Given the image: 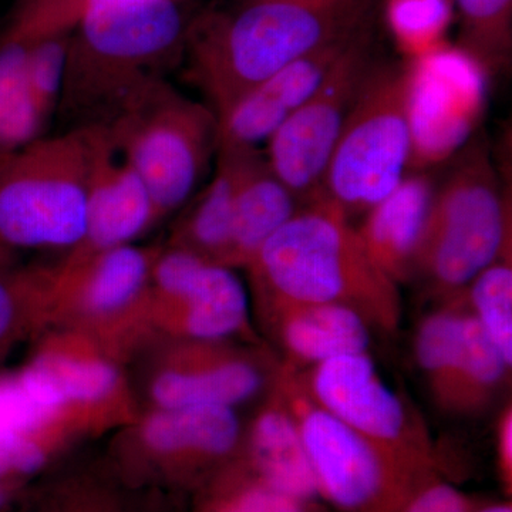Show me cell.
<instances>
[{
    "instance_id": "17",
    "label": "cell",
    "mask_w": 512,
    "mask_h": 512,
    "mask_svg": "<svg viewBox=\"0 0 512 512\" xmlns=\"http://www.w3.org/2000/svg\"><path fill=\"white\" fill-rule=\"evenodd\" d=\"M239 421L232 407L163 409L148 419L144 443L157 456L181 464L180 474L201 473L237 450Z\"/></svg>"
},
{
    "instance_id": "2",
    "label": "cell",
    "mask_w": 512,
    "mask_h": 512,
    "mask_svg": "<svg viewBox=\"0 0 512 512\" xmlns=\"http://www.w3.org/2000/svg\"><path fill=\"white\" fill-rule=\"evenodd\" d=\"M175 0H92L70 35L60 113L106 126L184 52Z\"/></svg>"
},
{
    "instance_id": "30",
    "label": "cell",
    "mask_w": 512,
    "mask_h": 512,
    "mask_svg": "<svg viewBox=\"0 0 512 512\" xmlns=\"http://www.w3.org/2000/svg\"><path fill=\"white\" fill-rule=\"evenodd\" d=\"M205 493L197 512H318L312 501L274 490L245 468L218 474Z\"/></svg>"
},
{
    "instance_id": "8",
    "label": "cell",
    "mask_w": 512,
    "mask_h": 512,
    "mask_svg": "<svg viewBox=\"0 0 512 512\" xmlns=\"http://www.w3.org/2000/svg\"><path fill=\"white\" fill-rule=\"evenodd\" d=\"M275 376V387L301 434L320 500L333 512L393 511L427 477L416 476L323 409L293 367L281 365Z\"/></svg>"
},
{
    "instance_id": "13",
    "label": "cell",
    "mask_w": 512,
    "mask_h": 512,
    "mask_svg": "<svg viewBox=\"0 0 512 512\" xmlns=\"http://www.w3.org/2000/svg\"><path fill=\"white\" fill-rule=\"evenodd\" d=\"M84 127H89L92 138V168L86 232L80 244L90 252H103L128 245L157 218V212L146 185L117 148L109 128Z\"/></svg>"
},
{
    "instance_id": "37",
    "label": "cell",
    "mask_w": 512,
    "mask_h": 512,
    "mask_svg": "<svg viewBox=\"0 0 512 512\" xmlns=\"http://www.w3.org/2000/svg\"><path fill=\"white\" fill-rule=\"evenodd\" d=\"M19 483H0V512L5 510L13 500V495L18 491Z\"/></svg>"
},
{
    "instance_id": "14",
    "label": "cell",
    "mask_w": 512,
    "mask_h": 512,
    "mask_svg": "<svg viewBox=\"0 0 512 512\" xmlns=\"http://www.w3.org/2000/svg\"><path fill=\"white\" fill-rule=\"evenodd\" d=\"M268 303L284 365L303 370L332 357L369 352L372 326L349 306L275 299Z\"/></svg>"
},
{
    "instance_id": "19",
    "label": "cell",
    "mask_w": 512,
    "mask_h": 512,
    "mask_svg": "<svg viewBox=\"0 0 512 512\" xmlns=\"http://www.w3.org/2000/svg\"><path fill=\"white\" fill-rule=\"evenodd\" d=\"M265 383V373L251 360L215 357L194 369L164 373L154 382L153 396L163 409L234 407L261 392Z\"/></svg>"
},
{
    "instance_id": "21",
    "label": "cell",
    "mask_w": 512,
    "mask_h": 512,
    "mask_svg": "<svg viewBox=\"0 0 512 512\" xmlns=\"http://www.w3.org/2000/svg\"><path fill=\"white\" fill-rule=\"evenodd\" d=\"M35 42L10 29L0 40V156L45 136L49 123L33 100L26 73Z\"/></svg>"
},
{
    "instance_id": "15",
    "label": "cell",
    "mask_w": 512,
    "mask_h": 512,
    "mask_svg": "<svg viewBox=\"0 0 512 512\" xmlns=\"http://www.w3.org/2000/svg\"><path fill=\"white\" fill-rule=\"evenodd\" d=\"M434 187L426 174L406 175L402 183L365 214L356 227L370 259L397 285L413 276L414 258L429 214Z\"/></svg>"
},
{
    "instance_id": "34",
    "label": "cell",
    "mask_w": 512,
    "mask_h": 512,
    "mask_svg": "<svg viewBox=\"0 0 512 512\" xmlns=\"http://www.w3.org/2000/svg\"><path fill=\"white\" fill-rule=\"evenodd\" d=\"M495 433V451H497V468L505 494L512 493V407L508 403L500 413Z\"/></svg>"
},
{
    "instance_id": "1",
    "label": "cell",
    "mask_w": 512,
    "mask_h": 512,
    "mask_svg": "<svg viewBox=\"0 0 512 512\" xmlns=\"http://www.w3.org/2000/svg\"><path fill=\"white\" fill-rule=\"evenodd\" d=\"M372 0H245L187 30L188 80L217 117L279 70L370 26Z\"/></svg>"
},
{
    "instance_id": "24",
    "label": "cell",
    "mask_w": 512,
    "mask_h": 512,
    "mask_svg": "<svg viewBox=\"0 0 512 512\" xmlns=\"http://www.w3.org/2000/svg\"><path fill=\"white\" fill-rule=\"evenodd\" d=\"M464 315V303L458 299L450 302L421 320L414 338L417 366L426 377L434 403L446 412L463 356Z\"/></svg>"
},
{
    "instance_id": "32",
    "label": "cell",
    "mask_w": 512,
    "mask_h": 512,
    "mask_svg": "<svg viewBox=\"0 0 512 512\" xmlns=\"http://www.w3.org/2000/svg\"><path fill=\"white\" fill-rule=\"evenodd\" d=\"M70 35L59 33L42 37L30 47L28 57V84L33 100L47 120L59 110Z\"/></svg>"
},
{
    "instance_id": "25",
    "label": "cell",
    "mask_w": 512,
    "mask_h": 512,
    "mask_svg": "<svg viewBox=\"0 0 512 512\" xmlns=\"http://www.w3.org/2000/svg\"><path fill=\"white\" fill-rule=\"evenodd\" d=\"M82 279L83 299L97 313H113L134 301L151 274L150 258L141 249L123 247L97 252Z\"/></svg>"
},
{
    "instance_id": "11",
    "label": "cell",
    "mask_w": 512,
    "mask_h": 512,
    "mask_svg": "<svg viewBox=\"0 0 512 512\" xmlns=\"http://www.w3.org/2000/svg\"><path fill=\"white\" fill-rule=\"evenodd\" d=\"M375 64L372 32L367 28L266 143L265 157L272 171L302 202L320 194L333 148Z\"/></svg>"
},
{
    "instance_id": "4",
    "label": "cell",
    "mask_w": 512,
    "mask_h": 512,
    "mask_svg": "<svg viewBox=\"0 0 512 512\" xmlns=\"http://www.w3.org/2000/svg\"><path fill=\"white\" fill-rule=\"evenodd\" d=\"M447 180L433 192L414 258L439 295H460L487 266L511 252L510 207L484 146L467 144Z\"/></svg>"
},
{
    "instance_id": "39",
    "label": "cell",
    "mask_w": 512,
    "mask_h": 512,
    "mask_svg": "<svg viewBox=\"0 0 512 512\" xmlns=\"http://www.w3.org/2000/svg\"><path fill=\"white\" fill-rule=\"evenodd\" d=\"M84 2H86V3H87V2H92V0H84ZM84 6H86V5H84Z\"/></svg>"
},
{
    "instance_id": "26",
    "label": "cell",
    "mask_w": 512,
    "mask_h": 512,
    "mask_svg": "<svg viewBox=\"0 0 512 512\" xmlns=\"http://www.w3.org/2000/svg\"><path fill=\"white\" fill-rule=\"evenodd\" d=\"M25 373L57 407L103 399L119 382L116 369L107 363L62 355L37 357Z\"/></svg>"
},
{
    "instance_id": "6",
    "label": "cell",
    "mask_w": 512,
    "mask_h": 512,
    "mask_svg": "<svg viewBox=\"0 0 512 512\" xmlns=\"http://www.w3.org/2000/svg\"><path fill=\"white\" fill-rule=\"evenodd\" d=\"M106 127L146 185L157 217L190 200L217 154L215 111L165 79L144 87Z\"/></svg>"
},
{
    "instance_id": "29",
    "label": "cell",
    "mask_w": 512,
    "mask_h": 512,
    "mask_svg": "<svg viewBox=\"0 0 512 512\" xmlns=\"http://www.w3.org/2000/svg\"><path fill=\"white\" fill-rule=\"evenodd\" d=\"M461 293L467 296L468 311L512 365L511 252L487 266Z\"/></svg>"
},
{
    "instance_id": "35",
    "label": "cell",
    "mask_w": 512,
    "mask_h": 512,
    "mask_svg": "<svg viewBox=\"0 0 512 512\" xmlns=\"http://www.w3.org/2000/svg\"><path fill=\"white\" fill-rule=\"evenodd\" d=\"M23 285L22 279L13 278L0 268V343L8 338L18 322Z\"/></svg>"
},
{
    "instance_id": "5",
    "label": "cell",
    "mask_w": 512,
    "mask_h": 512,
    "mask_svg": "<svg viewBox=\"0 0 512 512\" xmlns=\"http://www.w3.org/2000/svg\"><path fill=\"white\" fill-rule=\"evenodd\" d=\"M89 127L42 136L0 156V245L73 247L86 232Z\"/></svg>"
},
{
    "instance_id": "33",
    "label": "cell",
    "mask_w": 512,
    "mask_h": 512,
    "mask_svg": "<svg viewBox=\"0 0 512 512\" xmlns=\"http://www.w3.org/2000/svg\"><path fill=\"white\" fill-rule=\"evenodd\" d=\"M474 504L456 485L434 473L414 485L390 512H470Z\"/></svg>"
},
{
    "instance_id": "36",
    "label": "cell",
    "mask_w": 512,
    "mask_h": 512,
    "mask_svg": "<svg viewBox=\"0 0 512 512\" xmlns=\"http://www.w3.org/2000/svg\"><path fill=\"white\" fill-rule=\"evenodd\" d=\"M57 512H130L117 504L114 498L104 497V495H79L76 498L67 500V505L60 508Z\"/></svg>"
},
{
    "instance_id": "9",
    "label": "cell",
    "mask_w": 512,
    "mask_h": 512,
    "mask_svg": "<svg viewBox=\"0 0 512 512\" xmlns=\"http://www.w3.org/2000/svg\"><path fill=\"white\" fill-rule=\"evenodd\" d=\"M296 372L316 403L407 470L420 477L440 473L426 423L384 382L369 352L332 357Z\"/></svg>"
},
{
    "instance_id": "3",
    "label": "cell",
    "mask_w": 512,
    "mask_h": 512,
    "mask_svg": "<svg viewBox=\"0 0 512 512\" xmlns=\"http://www.w3.org/2000/svg\"><path fill=\"white\" fill-rule=\"evenodd\" d=\"M249 266L268 299L338 303L355 309L373 328L399 329V285L377 268L348 215L322 192L303 202Z\"/></svg>"
},
{
    "instance_id": "18",
    "label": "cell",
    "mask_w": 512,
    "mask_h": 512,
    "mask_svg": "<svg viewBox=\"0 0 512 512\" xmlns=\"http://www.w3.org/2000/svg\"><path fill=\"white\" fill-rule=\"evenodd\" d=\"M245 470L268 487L305 500H320L301 434L274 384L271 402L252 424Z\"/></svg>"
},
{
    "instance_id": "27",
    "label": "cell",
    "mask_w": 512,
    "mask_h": 512,
    "mask_svg": "<svg viewBox=\"0 0 512 512\" xmlns=\"http://www.w3.org/2000/svg\"><path fill=\"white\" fill-rule=\"evenodd\" d=\"M460 47L488 70L507 66L512 47V0H453Z\"/></svg>"
},
{
    "instance_id": "23",
    "label": "cell",
    "mask_w": 512,
    "mask_h": 512,
    "mask_svg": "<svg viewBox=\"0 0 512 512\" xmlns=\"http://www.w3.org/2000/svg\"><path fill=\"white\" fill-rule=\"evenodd\" d=\"M511 367L466 308L463 356L447 412L460 416L484 412L507 383Z\"/></svg>"
},
{
    "instance_id": "20",
    "label": "cell",
    "mask_w": 512,
    "mask_h": 512,
    "mask_svg": "<svg viewBox=\"0 0 512 512\" xmlns=\"http://www.w3.org/2000/svg\"><path fill=\"white\" fill-rule=\"evenodd\" d=\"M238 170L237 148H218L215 173L192 202L181 229L183 247L180 249L210 264L227 266Z\"/></svg>"
},
{
    "instance_id": "10",
    "label": "cell",
    "mask_w": 512,
    "mask_h": 512,
    "mask_svg": "<svg viewBox=\"0 0 512 512\" xmlns=\"http://www.w3.org/2000/svg\"><path fill=\"white\" fill-rule=\"evenodd\" d=\"M409 168L423 171L460 153L484 116L488 70L460 46L407 62Z\"/></svg>"
},
{
    "instance_id": "22",
    "label": "cell",
    "mask_w": 512,
    "mask_h": 512,
    "mask_svg": "<svg viewBox=\"0 0 512 512\" xmlns=\"http://www.w3.org/2000/svg\"><path fill=\"white\" fill-rule=\"evenodd\" d=\"M180 303L185 330L201 342H217L247 325V292L227 266L207 262Z\"/></svg>"
},
{
    "instance_id": "7",
    "label": "cell",
    "mask_w": 512,
    "mask_h": 512,
    "mask_svg": "<svg viewBox=\"0 0 512 512\" xmlns=\"http://www.w3.org/2000/svg\"><path fill=\"white\" fill-rule=\"evenodd\" d=\"M410 147L407 66L376 63L333 148L320 192L349 220L366 214L406 177Z\"/></svg>"
},
{
    "instance_id": "38",
    "label": "cell",
    "mask_w": 512,
    "mask_h": 512,
    "mask_svg": "<svg viewBox=\"0 0 512 512\" xmlns=\"http://www.w3.org/2000/svg\"><path fill=\"white\" fill-rule=\"evenodd\" d=\"M470 512H512L511 501L503 503L474 504Z\"/></svg>"
},
{
    "instance_id": "28",
    "label": "cell",
    "mask_w": 512,
    "mask_h": 512,
    "mask_svg": "<svg viewBox=\"0 0 512 512\" xmlns=\"http://www.w3.org/2000/svg\"><path fill=\"white\" fill-rule=\"evenodd\" d=\"M453 0H386V20L407 62L447 45L454 20Z\"/></svg>"
},
{
    "instance_id": "16",
    "label": "cell",
    "mask_w": 512,
    "mask_h": 512,
    "mask_svg": "<svg viewBox=\"0 0 512 512\" xmlns=\"http://www.w3.org/2000/svg\"><path fill=\"white\" fill-rule=\"evenodd\" d=\"M239 170L227 266L249 265L303 202L272 171L259 148H237Z\"/></svg>"
},
{
    "instance_id": "12",
    "label": "cell",
    "mask_w": 512,
    "mask_h": 512,
    "mask_svg": "<svg viewBox=\"0 0 512 512\" xmlns=\"http://www.w3.org/2000/svg\"><path fill=\"white\" fill-rule=\"evenodd\" d=\"M370 28V26H367ZM343 37L279 70L218 117V148H259L318 89L357 35Z\"/></svg>"
},
{
    "instance_id": "31",
    "label": "cell",
    "mask_w": 512,
    "mask_h": 512,
    "mask_svg": "<svg viewBox=\"0 0 512 512\" xmlns=\"http://www.w3.org/2000/svg\"><path fill=\"white\" fill-rule=\"evenodd\" d=\"M57 409L25 372L0 377V436L30 437Z\"/></svg>"
}]
</instances>
